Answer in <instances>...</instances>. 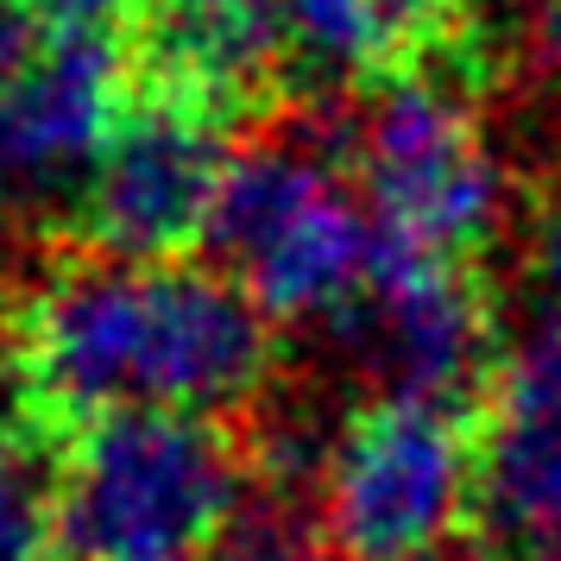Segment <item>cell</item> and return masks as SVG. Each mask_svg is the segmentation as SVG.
I'll list each match as a JSON object with an SVG mask.
<instances>
[{"label": "cell", "instance_id": "1", "mask_svg": "<svg viewBox=\"0 0 561 561\" xmlns=\"http://www.w3.org/2000/svg\"><path fill=\"white\" fill-rule=\"evenodd\" d=\"M272 316L221 272L190 259H70L13 309L20 423L57 448L121 410L247 416L272 391Z\"/></svg>", "mask_w": 561, "mask_h": 561}, {"label": "cell", "instance_id": "2", "mask_svg": "<svg viewBox=\"0 0 561 561\" xmlns=\"http://www.w3.org/2000/svg\"><path fill=\"white\" fill-rule=\"evenodd\" d=\"M51 460L57 561H203L253 492L247 435L190 410L95 416Z\"/></svg>", "mask_w": 561, "mask_h": 561}, {"label": "cell", "instance_id": "3", "mask_svg": "<svg viewBox=\"0 0 561 561\" xmlns=\"http://www.w3.org/2000/svg\"><path fill=\"white\" fill-rule=\"evenodd\" d=\"M373 208L347 158L309 133H272L233 152L208 253L272 322H341L373 272Z\"/></svg>", "mask_w": 561, "mask_h": 561}, {"label": "cell", "instance_id": "4", "mask_svg": "<svg viewBox=\"0 0 561 561\" xmlns=\"http://www.w3.org/2000/svg\"><path fill=\"white\" fill-rule=\"evenodd\" d=\"M480 95L485 82L455 70H398L366 89L341 158L385 240L455 265H473L499 240L511 178Z\"/></svg>", "mask_w": 561, "mask_h": 561}, {"label": "cell", "instance_id": "5", "mask_svg": "<svg viewBox=\"0 0 561 561\" xmlns=\"http://www.w3.org/2000/svg\"><path fill=\"white\" fill-rule=\"evenodd\" d=\"M473 492L480 416L385 391L329 442L316 511L341 561H416L473 517Z\"/></svg>", "mask_w": 561, "mask_h": 561}, {"label": "cell", "instance_id": "6", "mask_svg": "<svg viewBox=\"0 0 561 561\" xmlns=\"http://www.w3.org/2000/svg\"><path fill=\"white\" fill-rule=\"evenodd\" d=\"M228 171V107L164 77L121 114L82 196V233L107 259H183L208 240Z\"/></svg>", "mask_w": 561, "mask_h": 561}, {"label": "cell", "instance_id": "7", "mask_svg": "<svg viewBox=\"0 0 561 561\" xmlns=\"http://www.w3.org/2000/svg\"><path fill=\"white\" fill-rule=\"evenodd\" d=\"M127 102V57L107 32H51L32 45L0 82V215H82Z\"/></svg>", "mask_w": 561, "mask_h": 561}, {"label": "cell", "instance_id": "8", "mask_svg": "<svg viewBox=\"0 0 561 561\" xmlns=\"http://www.w3.org/2000/svg\"><path fill=\"white\" fill-rule=\"evenodd\" d=\"M341 329L373 359L391 398H430V404L473 410V416L505 359V334H499L480 272L398 247L385 233L373 240L366 290L341 316Z\"/></svg>", "mask_w": 561, "mask_h": 561}, {"label": "cell", "instance_id": "9", "mask_svg": "<svg viewBox=\"0 0 561 561\" xmlns=\"http://www.w3.org/2000/svg\"><path fill=\"white\" fill-rule=\"evenodd\" d=\"M164 26L171 82L208 102H240L247 89L284 70L278 13L284 0H152Z\"/></svg>", "mask_w": 561, "mask_h": 561}, {"label": "cell", "instance_id": "10", "mask_svg": "<svg viewBox=\"0 0 561 561\" xmlns=\"http://www.w3.org/2000/svg\"><path fill=\"white\" fill-rule=\"evenodd\" d=\"M0 561H57L51 473H38L20 430H0Z\"/></svg>", "mask_w": 561, "mask_h": 561}, {"label": "cell", "instance_id": "11", "mask_svg": "<svg viewBox=\"0 0 561 561\" xmlns=\"http://www.w3.org/2000/svg\"><path fill=\"white\" fill-rule=\"evenodd\" d=\"M51 32H114L139 0H26Z\"/></svg>", "mask_w": 561, "mask_h": 561}, {"label": "cell", "instance_id": "12", "mask_svg": "<svg viewBox=\"0 0 561 561\" xmlns=\"http://www.w3.org/2000/svg\"><path fill=\"white\" fill-rule=\"evenodd\" d=\"M26 0H0V82L13 77V64H20V57L32 51L26 45Z\"/></svg>", "mask_w": 561, "mask_h": 561}, {"label": "cell", "instance_id": "13", "mask_svg": "<svg viewBox=\"0 0 561 561\" xmlns=\"http://www.w3.org/2000/svg\"><path fill=\"white\" fill-rule=\"evenodd\" d=\"M530 57L542 64V70L561 77V0H549V7L530 20Z\"/></svg>", "mask_w": 561, "mask_h": 561}, {"label": "cell", "instance_id": "14", "mask_svg": "<svg viewBox=\"0 0 561 561\" xmlns=\"http://www.w3.org/2000/svg\"><path fill=\"white\" fill-rule=\"evenodd\" d=\"M499 7H505V13H524V20H536V13H542L549 0H499Z\"/></svg>", "mask_w": 561, "mask_h": 561}, {"label": "cell", "instance_id": "15", "mask_svg": "<svg viewBox=\"0 0 561 561\" xmlns=\"http://www.w3.org/2000/svg\"><path fill=\"white\" fill-rule=\"evenodd\" d=\"M416 561H435V556H416Z\"/></svg>", "mask_w": 561, "mask_h": 561}]
</instances>
